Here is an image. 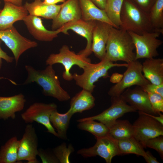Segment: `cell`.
<instances>
[{
  "mask_svg": "<svg viewBox=\"0 0 163 163\" xmlns=\"http://www.w3.org/2000/svg\"><path fill=\"white\" fill-rule=\"evenodd\" d=\"M82 19L85 21H99L108 23L114 27L104 10L97 7L91 0H78Z\"/></svg>",
  "mask_w": 163,
  "mask_h": 163,
  "instance_id": "cb8c5ba5",
  "label": "cell"
},
{
  "mask_svg": "<svg viewBox=\"0 0 163 163\" xmlns=\"http://www.w3.org/2000/svg\"><path fill=\"white\" fill-rule=\"evenodd\" d=\"M90 63L91 61L90 59L82 55L76 54L66 45H63L60 49L59 53L50 54L46 61L47 65L53 66L57 63L62 64L65 69L62 76L64 80L67 81L73 80L70 70L73 66H77L83 69Z\"/></svg>",
  "mask_w": 163,
  "mask_h": 163,
  "instance_id": "5b68a950",
  "label": "cell"
},
{
  "mask_svg": "<svg viewBox=\"0 0 163 163\" xmlns=\"http://www.w3.org/2000/svg\"><path fill=\"white\" fill-rule=\"evenodd\" d=\"M43 0L44 1V0Z\"/></svg>",
  "mask_w": 163,
  "mask_h": 163,
  "instance_id": "f6af8a7d",
  "label": "cell"
},
{
  "mask_svg": "<svg viewBox=\"0 0 163 163\" xmlns=\"http://www.w3.org/2000/svg\"><path fill=\"white\" fill-rule=\"evenodd\" d=\"M128 63H114L104 57L96 64L90 63L83 69V72L81 74L76 73L72 74L73 79L79 87L92 93L95 85V83L101 78H106L109 77L108 71L114 67H127Z\"/></svg>",
  "mask_w": 163,
  "mask_h": 163,
  "instance_id": "277c9868",
  "label": "cell"
},
{
  "mask_svg": "<svg viewBox=\"0 0 163 163\" xmlns=\"http://www.w3.org/2000/svg\"><path fill=\"white\" fill-rule=\"evenodd\" d=\"M150 22L155 31L163 34V0H156L148 12Z\"/></svg>",
  "mask_w": 163,
  "mask_h": 163,
  "instance_id": "f1b7e54d",
  "label": "cell"
},
{
  "mask_svg": "<svg viewBox=\"0 0 163 163\" xmlns=\"http://www.w3.org/2000/svg\"><path fill=\"white\" fill-rule=\"evenodd\" d=\"M118 141V146L121 155L133 154L142 157L145 152L140 142L134 137Z\"/></svg>",
  "mask_w": 163,
  "mask_h": 163,
  "instance_id": "83f0119b",
  "label": "cell"
},
{
  "mask_svg": "<svg viewBox=\"0 0 163 163\" xmlns=\"http://www.w3.org/2000/svg\"><path fill=\"white\" fill-rule=\"evenodd\" d=\"M0 39L11 51L16 66L24 53L38 46L35 41L31 40L21 35L14 26L7 29L0 30Z\"/></svg>",
  "mask_w": 163,
  "mask_h": 163,
  "instance_id": "8fae6325",
  "label": "cell"
},
{
  "mask_svg": "<svg viewBox=\"0 0 163 163\" xmlns=\"http://www.w3.org/2000/svg\"><path fill=\"white\" fill-rule=\"evenodd\" d=\"M0 3H1V2H0Z\"/></svg>",
  "mask_w": 163,
  "mask_h": 163,
  "instance_id": "ee69618b",
  "label": "cell"
},
{
  "mask_svg": "<svg viewBox=\"0 0 163 163\" xmlns=\"http://www.w3.org/2000/svg\"><path fill=\"white\" fill-rule=\"evenodd\" d=\"M19 140L16 136L10 138L0 149V163L18 162Z\"/></svg>",
  "mask_w": 163,
  "mask_h": 163,
  "instance_id": "484cf974",
  "label": "cell"
},
{
  "mask_svg": "<svg viewBox=\"0 0 163 163\" xmlns=\"http://www.w3.org/2000/svg\"><path fill=\"white\" fill-rule=\"evenodd\" d=\"M109 129V134L117 140L133 137V125L127 120H117Z\"/></svg>",
  "mask_w": 163,
  "mask_h": 163,
  "instance_id": "4316f807",
  "label": "cell"
},
{
  "mask_svg": "<svg viewBox=\"0 0 163 163\" xmlns=\"http://www.w3.org/2000/svg\"><path fill=\"white\" fill-rule=\"evenodd\" d=\"M144 77L150 83L155 85L163 84V59H146L142 64Z\"/></svg>",
  "mask_w": 163,
  "mask_h": 163,
  "instance_id": "44dd1931",
  "label": "cell"
},
{
  "mask_svg": "<svg viewBox=\"0 0 163 163\" xmlns=\"http://www.w3.org/2000/svg\"><path fill=\"white\" fill-rule=\"evenodd\" d=\"M152 110L157 115L163 112V97L153 93H147Z\"/></svg>",
  "mask_w": 163,
  "mask_h": 163,
  "instance_id": "836d02e7",
  "label": "cell"
},
{
  "mask_svg": "<svg viewBox=\"0 0 163 163\" xmlns=\"http://www.w3.org/2000/svg\"><path fill=\"white\" fill-rule=\"evenodd\" d=\"M110 106L101 113L96 115L80 119L77 120L80 122L87 120H97L108 128L124 114L136 110L125 101L121 95L111 97Z\"/></svg>",
  "mask_w": 163,
  "mask_h": 163,
  "instance_id": "30bf717a",
  "label": "cell"
},
{
  "mask_svg": "<svg viewBox=\"0 0 163 163\" xmlns=\"http://www.w3.org/2000/svg\"><path fill=\"white\" fill-rule=\"evenodd\" d=\"M82 18V14L78 0H67L62 4L61 8L53 20L51 28L55 30L64 24Z\"/></svg>",
  "mask_w": 163,
  "mask_h": 163,
  "instance_id": "9a60e30c",
  "label": "cell"
},
{
  "mask_svg": "<svg viewBox=\"0 0 163 163\" xmlns=\"http://www.w3.org/2000/svg\"><path fill=\"white\" fill-rule=\"evenodd\" d=\"M38 138L34 127L28 123L26 126L21 139L19 140L18 162L23 160L28 163H39L37 156L38 153Z\"/></svg>",
  "mask_w": 163,
  "mask_h": 163,
  "instance_id": "7c38bea8",
  "label": "cell"
},
{
  "mask_svg": "<svg viewBox=\"0 0 163 163\" xmlns=\"http://www.w3.org/2000/svg\"><path fill=\"white\" fill-rule=\"evenodd\" d=\"M96 23V21H85L81 18L64 24L61 27V33L68 35V31L71 30L85 38L87 40L86 46L78 53L88 57L92 53V32Z\"/></svg>",
  "mask_w": 163,
  "mask_h": 163,
  "instance_id": "5bb4252c",
  "label": "cell"
},
{
  "mask_svg": "<svg viewBox=\"0 0 163 163\" xmlns=\"http://www.w3.org/2000/svg\"><path fill=\"white\" fill-rule=\"evenodd\" d=\"M25 68L27 76L24 85L35 82L42 88L45 96L53 97L59 101L70 99L69 94L62 87L52 65H47L44 69L40 70L29 65H25Z\"/></svg>",
  "mask_w": 163,
  "mask_h": 163,
  "instance_id": "6da1fadb",
  "label": "cell"
},
{
  "mask_svg": "<svg viewBox=\"0 0 163 163\" xmlns=\"http://www.w3.org/2000/svg\"><path fill=\"white\" fill-rule=\"evenodd\" d=\"M127 69L121 79L112 86L108 92L111 97L120 95L127 88L133 85L142 88L150 83L143 76L142 71V64L138 60L129 63Z\"/></svg>",
  "mask_w": 163,
  "mask_h": 163,
  "instance_id": "8992f818",
  "label": "cell"
},
{
  "mask_svg": "<svg viewBox=\"0 0 163 163\" xmlns=\"http://www.w3.org/2000/svg\"><path fill=\"white\" fill-rule=\"evenodd\" d=\"M97 7L104 10L107 0H91Z\"/></svg>",
  "mask_w": 163,
  "mask_h": 163,
  "instance_id": "ab89813d",
  "label": "cell"
},
{
  "mask_svg": "<svg viewBox=\"0 0 163 163\" xmlns=\"http://www.w3.org/2000/svg\"><path fill=\"white\" fill-rule=\"evenodd\" d=\"M26 100L21 93L9 97L0 96V119H13L16 113L23 110Z\"/></svg>",
  "mask_w": 163,
  "mask_h": 163,
  "instance_id": "ffe728a7",
  "label": "cell"
},
{
  "mask_svg": "<svg viewBox=\"0 0 163 163\" xmlns=\"http://www.w3.org/2000/svg\"><path fill=\"white\" fill-rule=\"evenodd\" d=\"M30 34L37 40L42 41H52L61 32V28L55 30L47 29L39 17L27 15L22 20Z\"/></svg>",
  "mask_w": 163,
  "mask_h": 163,
  "instance_id": "e0dca14e",
  "label": "cell"
},
{
  "mask_svg": "<svg viewBox=\"0 0 163 163\" xmlns=\"http://www.w3.org/2000/svg\"><path fill=\"white\" fill-rule=\"evenodd\" d=\"M128 32L136 50L135 60L151 59L159 55L157 49L163 43L162 40L158 38L161 34L160 32L152 31L141 35L130 31Z\"/></svg>",
  "mask_w": 163,
  "mask_h": 163,
  "instance_id": "52a82bcc",
  "label": "cell"
},
{
  "mask_svg": "<svg viewBox=\"0 0 163 163\" xmlns=\"http://www.w3.org/2000/svg\"><path fill=\"white\" fill-rule=\"evenodd\" d=\"M4 2H10L17 6L22 5V1L23 0H2Z\"/></svg>",
  "mask_w": 163,
  "mask_h": 163,
  "instance_id": "b9f144b4",
  "label": "cell"
},
{
  "mask_svg": "<svg viewBox=\"0 0 163 163\" xmlns=\"http://www.w3.org/2000/svg\"><path fill=\"white\" fill-rule=\"evenodd\" d=\"M120 28L138 34L155 31L151 24L148 13L131 0H124L120 14Z\"/></svg>",
  "mask_w": 163,
  "mask_h": 163,
  "instance_id": "3957f363",
  "label": "cell"
},
{
  "mask_svg": "<svg viewBox=\"0 0 163 163\" xmlns=\"http://www.w3.org/2000/svg\"><path fill=\"white\" fill-rule=\"evenodd\" d=\"M148 163H159L156 158L154 157L149 151L145 152V155L143 157Z\"/></svg>",
  "mask_w": 163,
  "mask_h": 163,
  "instance_id": "f35d334b",
  "label": "cell"
},
{
  "mask_svg": "<svg viewBox=\"0 0 163 163\" xmlns=\"http://www.w3.org/2000/svg\"><path fill=\"white\" fill-rule=\"evenodd\" d=\"M138 118L133 124V137L141 142L163 135V125L151 117L139 111Z\"/></svg>",
  "mask_w": 163,
  "mask_h": 163,
  "instance_id": "4fadbf2b",
  "label": "cell"
},
{
  "mask_svg": "<svg viewBox=\"0 0 163 163\" xmlns=\"http://www.w3.org/2000/svg\"><path fill=\"white\" fill-rule=\"evenodd\" d=\"M112 27L107 23L96 21L92 32L91 50L100 60L105 57L106 46Z\"/></svg>",
  "mask_w": 163,
  "mask_h": 163,
  "instance_id": "2e32d148",
  "label": "cell"
},
{
  "mask_svg": "<svg viewBox=\"0 0 163 163\" xmlns=\"http://www.w3.org/2000/svg\"><path fill=\"white\" fill-rule=\"evenodd\" d=\"M72 145L69 144L68 146L65 143H63L54 148L52 151L60 163H70L69 157L74 151Z\"/></svg>",
  "mask_w": 163,
  "mask_h": 163,
  "instance_id": "1f68e13d",
  "label": "cell"
},
{
  "mask_svg": "<svg viewBox=\"0 0 163 163\" xmlns=\"http://www.w3.org/2000/svg\"><path fill=\"white\" fill-rule=\"evenodd\" d=\"M140 142L144 148L148 147L156 150L163 160V135H160Z\"/></svg>",
  "mask_w": 163,
  "mask_h": 163,
  "instance_id": "d6a6232c",
  "label": "cell"
},
{
  "mask_svg": "<svg viewBox=\"0 0 163 163\" xmlns=\"http://www.w3.org/2000/svg\"><path fill=\"white\" fill-rule=\"evenodd\" d=\"M123 99L136 110L155 115L153 112L149 100L148 93L141 87L126 89L121 94Z\"/></svg>",
  "mask_w": 163,
  "mask_h": 163,
  "instance_id": "ac0fdd59",
  "label": "cell"
},
{
  "mask_svg": "<svg viewBox=\"0 0 163 163\" xmlns=\"http://www.w3.org/2000/svg\"><path fill=\"white\" fill-rule=\"evenodd\" d=\"M66 0H44L43 2L46 4L48 5H56L59 2H64Z\"/></svg>",
  "mask_w": 163,
  "mask_h": 163,
  "instance_id": "60d3db41",
  "label": "cell"
},
{
  "mask_svg": "<svg viewBox=\"0 0 163 163\" xmlns=\"http://www.w3.org/2000/svg\"><path fill=\"white\" fill-rule=\"evenodd\" d=\"M142 88L147 93H157L163 97V84L155 85L150 83Z\"/></svg>",
  "mask_w": 163,
  "mask_h": 163,
  "instance_id": "8d00e7d4",
  "label": "cell"
},
{
  "mask_svg": "<svg viewBox=\"0 0 163 163\" xmlns=\"http://www.w3.org/2000/svg\"><path fill=\"white\" fill-rule=\"evenodd\" d=\"M73 115L69 110L65 113H61L57 110L52 113L50 120L52 126L57 131V137L63 139H67V131Z\"/></svg>",
  "mask_w": 163,
  "mask_h": 163,
  "instance_id": "d4e9b609",
  "label": "cell"
},
{
  "mask_svg": "<svg viewBox=\"0 0 163 163\" xmlns=\"http://www.w3.org/2000/svg\"><path fill=\"white\" fill-rule=\"evenodd\" d=\"M28 13L24 5L17 6L4 2L3 8L0 12V30L7 29L13 26L15 22L23 20Z\"/></svg>",
  "mask_w": 163,
  "mask_h": 163,
  "instance_id": "d6986e66",
  "label": "cell"
},
{
  "mask_svg": "<svg viewBox=\"0 0 163 163\" xmlns=\"http://www.w3.org/2000/svg\"><path fill=\"white\" fill-rule=\"evenodd\" d=\"M137 6L148 13L156 0H131Z\"/></svg>",
  "mask_w": 163,
  "mask_h": 163,
  "instance_id": "d590c367",
  "label": "cell"
},
{
  "mask_svg": "<svg viewBox=\"0 0 163 163\" xmlns=\"http://www.w3.org/2000/svg\"><path fill=\"white\" fill-rule=\"evenodd\" d=\"M2 41L0 39V69H1L2 64V59H4L7 63H11L14 59V57H11L8 55L7 53L4 52L1 48V43Z\"/></svg>",
  "mask_w": 163,
  "mask_h": 163,
  "instance_id": "74e56055",
  "label": "cell"
},
{
  "mask_svg": "<svg viewBox=\"0 0 163 163\" xmlns=\"http://www.w3.org/2000/svg\"><path fill=\"white\" fill-rule=\"evenodd\" d=\"M38 156L43 163H59V161L52 151L43 149H38Z\"/></svg>",
  "mask_w": 163,
  "mask_h": 163,
  "instance_id": "e575fe53",
  "label": "cell"
},
{
  "mask_svg": "<svg viewBox=\"0 0 163 163\" xmlns=\"http://www.w3.org/2000/svg\"><path fill=\"white\" fill-rule=\"evenodd\" d=\"M92 93L82 89L71 99L68 110L73 115L92 108L95 105V98Z\"/></svg>",
  "mask_w": 163,
  "mask_h": 163,
  "instance_id": "603a6c76",
  "label": "cell"
},
{
  "mask_svg": "<svg viewBox=\"0 0 163 163\" xmlns=\"http://www.w3.org/2000/svg\"><path fill=\"white\" fill-rule=\"evenodd\" d=\"M77 127L79 129L88 131L96 137L104 136L109 134V129L101 122L87 120L79 122Z\"/></svg>",
  "mask_w": 163,
  "mask_h": 163,
  "instance_id": "4dcf8cb0",
  "label": "cell"
},
{
  "mask_svg": "<svg viewBox=\"0 0 163 163\" xmlns=\"http://www.w3.org/2000/svg\"><path fill=\"white\" fill-rule=\"evenodd\" d=\"M135 49L128 31L112 27L106 46L105 58L113 62L123 61L129 63L135 60Z\"/></svg>",
  "mask_w": 163,
  "mask_h": 163,
  "instance_id": "7a4b0ae2",
  "label": "cell"
},
{
  "mask_svg": "<svg viewBox=\"0 0 163 163\" xmlns=\"http://www.w3.org/2000/svg\"><path fill=\"white\" fill-rule=\"evenodd\" d=\"M124 0H107L104 10L114 27L120 29L121 25L120 14Z\"/></svg>",
  "mask_w": 163,
  "mask_h": 163,
  "instance_id": "f546056e",
  "label": "cell"
},
{
  "mask_svg": "<svg viewBox=\"0 0 163 163\" xmlns=\"http://www.w3.org/2000/svg\"><path fill=\"white\" fill-rule=\"evenodd\" d=\"M24 6L30 15L53 20L59 13L62 4L48 5L41 0H35L31 3L26 2Z\"/></svg>",
  "mask_w": 163,
  "mask_h": 163,
  "instance_id": "7402d4cb",
  "label": "cell"
},
{
  "mask_svg": "<svg viewBox=\"0 0 163 163\" xmlns=\"http://www.w3.org/2000/svg\"><path fill=\"white\" fill-rule=\"evenodd\" d=\"M57 105L54 103L35 102L21 114V117L27 123L36 122L41 124L46 127L48 132L58 137L57 132L50 120L51 114L57 110Z\"/></svg>",
  "mask_w": 163,
  "mask_h": 163,
  "instance_id": "ba28073f",
  "label": "cell"
},
{
  "mask_svg": "<svg viewBox=\"0 0 163 163\" xmlns=\"http://www.w3.org/2000/svg\"><path fill=\"white\" fill-rule=\"evenodd\" d=\"M97 141L93 146L83 148L77 153L84 158L99 156L103 158L107 163H111L113 157L120 155L118 146V141L109 134L102 137H96Z\"/></svg>",
  "mask_w": 163,
  "mask_h": 163,
  "instance_id": "9c48e42d",
  "label": "cell"
},
{
  "mask_svg": "<svg viewBox=\"0 0 163 163\" xmlns=\"http://www.w3.org/2000/svg\"><path fill=\"white\" fill-rule=\"evenodd\" d=\"M1 10L0 9V12L1 11Z\"/></svg>",
  "mask_w": 163,
  "mask_h": 163,
  "instance_id": "7bdbcfd3",
  "label": "cell"
}]
</instances>
